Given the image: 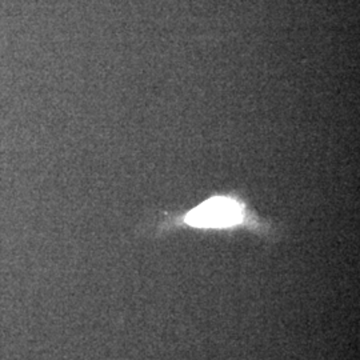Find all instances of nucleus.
Instances as JSON below:
<instances>
[{"label": "nucleus", "instance_id": "f257e3e1", "mask_svg": "<svg viewBox=\"0 0 360 360\" xmlns=\"http://www.w3.org/2000/svg\"><path fill=\"white\" fill-rule=\"evenodd\" d=\"M242 218L240 207L227 198H214L193 210L186 221L193 227H229Z\"/></svg>", "mask_w": 360, "mask_h": 360}]
</instances>
